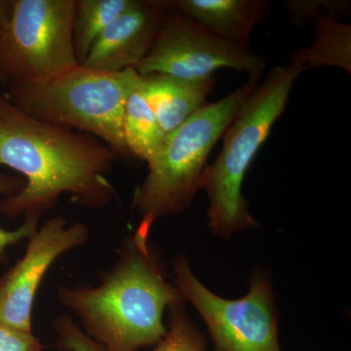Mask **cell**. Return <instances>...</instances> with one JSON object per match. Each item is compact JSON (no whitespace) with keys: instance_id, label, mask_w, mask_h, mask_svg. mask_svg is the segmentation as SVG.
<instances>
[{"instance_id":"obj_1","label":"cell","mask_w":351,"mask_h":351,"mask_svg":"<svg viewBox=\"0 0 351 351\" xmlns=\"http://www.w3.org/2000/svg\"><path fill=\"white\" fill-rule=\"evenodd\" d=\"M119 159L99 138L34 119L0 93V166L25 182L0 201L7 218L40 219L62 195L89 209L107 207L115 195L108 175Z\"/></svg>"},{"instance_id":"obj_2","label":"cell","mask_w":351,"mask_h":351,"mask_svg":"<svg viewBox=\"0 0 351 351\" xmlns=\"http://www.w3.org/2000/svg\"><path fill=\"white\" fill-rule=\"evenodd\" d=\"M152 226L140 223L120 248L101 284L61 286L59 301L82 319L86 335L107 351H138L165 337L164 311L184 304L181 293L166 279L160 257L149 241Z\"/></svg>"},{"instance_id":"obj_3","label":"cell","mask_w":351,"mask_h":351,"mask_svg":"<svg viewBox=\"0 0 351 351\" xmlns=\"http://www.w3.org/2000/svg\"><path fill=\"white\" fill-rule=\"evenodd\" d=\"M304 71L293 62L270 69L226 129L216 161L203 171L200 189H205L209 199L208 217L214 234L228 239L239 230L258 228V221L249 213L242 184L272 126L285 110L298 76Z\"/></svg>"},{"instance_id":"obj_4","label":"cell","mask_w":351,"mask_h":351,"mask_svg":"<svg viewBox=\"0 0 351 351\" xmlns=\"http://www.w3.org/2000/svg\"><path fill=\"white\" fill-rule=\"evenodd\" d=\"M140 82L136 69L110 73L80 64L52 80L6 85L4 94L34 119L93 136L127 158L124 108Z\"/></svg>"},{"instance_id":"obj_5","label":"cell","mask_w":351,"mask_h":351,"mask_svg":"<svg viewBox=\"0 0 351 351\" xmlns=\"http://www.w3.org/2000/svg\"><path fill=\"white\" fill-rule=\"evenodd\" d=\"M260 76H250L226 98L206 104L165 136L147 162L145 181L134 193L133 208L142 216L141 221L152 226L156 219L182 213L189 207L200 189L210 152L257 87Z\"/></svg>"},{"instance_id":"obj_6","label":"cell","mask_w":351,"mask_h":351,"mask_svg":"<svg viewBox=\"0 0 351 351\" xmlns=\"http://www.w3.org/2000/svg\"><path fill=\"white\" fill-rule=\"evenodd\" d=\"M75 0H13L0 34L2 84L44 82L80 66L73 44Z\"/></svg>"},{"instance_id":"obj_7","label":"cell","mask_w":351,"mask_h":351,"mask_svg":"<svg viewBox=\"0 0 351 351\" xmlns=\"http://www.w3.org/2000/svg\"><path fill=\"white\" fill-rule=\"evenodd\" d=\"M174 284L195 307L209 330L215 351H281L278 314L269 278L254 274L249 292L239 300L219 297L191 271L189 261H173Z\"/></svg>"},{"instance_id":"obj_8","label":"cell","mask_w":351,"mask_h":351,"mask_svg":"<svg viewBox=\"0 0 351 351\" xmlns=\"http://www.w3.org/2000/svg\"><path fill=\"white\" fill-rule=\"evenodd\" d=\"M265 64V58L212 36L171 6L152 49L136 71L141 76L163 73L203 80L221 69L261 75Z\"/></svg>"},{"instance_id":"obj_9","label":"cell","mask_w":351,"mask_h":351,"mask_svg":"<svg viewBox=\"0 0 351 351\" xmlns=\"http://www.w3.org/2000/svg\"><path fill=\"white\" fill-rule=\"evenodd\" d=\"M89 233L84 223L69 226L63 217H54L36 230L24 257L0 279V323L32 332V308L44 276L58 258L84 244Z\"/></svg>"},{"instance_id":"obj_10","label":"cell","mask_w":351,"mask_h":351,"mask_svg":"<svg viewBox=\"0 0 351 351\" xmlns=\"http://www.w3.org/2000/svg\"><path fill=\"white\" fill-rule=\"evenodd\" d=\"M170 10V0H135L101 32L80 64L110 73L137 69Z\"/></svg>"},{"instance_id":"obj_11","label":"cell","mask_w":351,"mask_h":351,"mask_svg":"<svg viewBox=\"0 0 351 351\" xmlns=\"http://www.w3.org/2000/svg\"><path fill=\"white\" fill-rule=\"evenodd\" d=\"M178 12L221 40L249 50L254 29L269 12L265 0H170Z\"/></svg>"},{"instance_id":"obj_12","label":"cell","mask_w":351,"mask_h":351,"mask_svg":"<svg viewBox=\"0 0 351 351\" xmlns=\"http://www.w3.org/2000/svg\"><path fill=\"white\" fill-rule=\"evenodd\" d=\"M145 95L164 135L181 126L206 105L213 92L214 76L203 80H184L163 73L142 76Z\"/></svg>"},{"instance_id":"obj_13","label":"cell","mask_w":351,"mask_h":351,"mask_svg":"<svg viewBox=\"0 0 351 351\" xmlns=\"http://www.w3.org/2000/svg\"><path fill=\"white\" fill-rule=\"evenodd\" d=\"M123 136L130 156L149 162L165 135L145 95L142 76L127 99L123 113Z\"/></svg>"},{"instance_id":"obj_14","label":"cell","mask_w":351,"mask_h":351,"mask_svg":"<svg viewBox=\"0 0 351 351\" xmlns=\"http://www.w3.org/2000/svg\"><path fill=\"white\" fill-rule=\"evenodd\" d=\"M135 0H75L73 44L80 64L99 36L133 5Z\"/></svg>"},{"instance_id":"obj_15","label":"cell","mask_w":351,"mask_h":351,"mask_svg":"<svg viewBox=\"0 0 351 351\" xmlns=\"http://www.w3.org/2000/svg\"><path fill=\"white\" fill-rule=\"evenodd\" d=\"M317 20V41L307 50L293 55V63L302 66L304 71L315 66H335L331 50L350 66V25L335 20L334 16L319 14Z\"/></svg>"},{"instance_id":"obj_16","label":"cell","mask_w":351,"mask_h":351,"mask_svg":"<svg viewBox=\"0 0 351 351\" xmlns=\"http://www.w3.org/2000/svg\"><path fill=\"white\" fill-rule=\"evenodd\" d=\"M184 304H172L168 308L167 332L154 351H206L204 338L189 317Z\"/></svg>"},{"instance_id":"obj_17","label":"cell","mask_w":351,"mask_h":351,"mask_svg":"<svg viewBox=\"0 0 351 351\" xmlns=\"http://www.w3.org/2000/svg\"><path fill=\"white\" fill-rule=\"evenodd\" d=\"M25 179L21 176H10L0 172V195L11 196L19 193L25 186ZM39 219L25 217L24 223L15 230H6L0 228V263L7 261L6 249L29 237L38 228Z\"/></svg>"},{"instance_id":"obj_18","label":"cell","mask_w":351,"mask_h":351,"mask_svg":"<svg viewBox=\"0 0 351 351\" xmlns=\"http://www.w3.org/2000/svg\"><path fill=\"white\" fill-rule=\"evenodd\" d=\"M53 326L59 335L62 348L71 351H107L101 343L88 337L68 315L58 316Z\"/></svg>"},{"instance_id":"obj_19","label":"cell","mask_w":351,"mask_h":351,"mask_svg":"<svg viewBox=\"0 0 351 351\" xmlns=\"http://www.w3.org/2000/svg\"><path fill=\"white\" fill-rule=\"evenodd\" d=\"M286 5L295 24H302L306 20H313L322 13V9H326L329 15L348 13L350 11V1H334V0H306V1H287Z\"/></svg>"},{"instance_id":"obj_20","label":"cell","mask_w":351,"mask_h":351,"mask_svg":"<svg viewBox=\"0 0 351 351\" xmlns=\"http://www.w3.org/2000/svg\"><path fill=\"white\" fill-rule=\"evenodd\" d=\"M0 351H43V345L32 332L0 323Z\"/></svg>"},{"instance_id":"obj_21","label":"cell","mask_w":351,"mask_h":351,"mask_svg":"<svg viewBox=\"0 0 351 351\" xmlns=\"http://www.w3.org/2000/svg\"><path fill=\"white\" fill-rule=\"evenodd\" d=\"M13 0H0V34L10 17Z\"/></svg>"},{"instance_id":"obj_22","label":"cell","mask_w":351,"mask_h":351,"mask_svg":"<svg viewBox=\"0 0 351 351\" xmlns=\"http://www.w3.org/2000/svg\"><path fill=\"white\" fill-rule=\"evenodd\" d=\"M0 84H2V80H1V77H0Z\"/></svg>"}]
</instances>
